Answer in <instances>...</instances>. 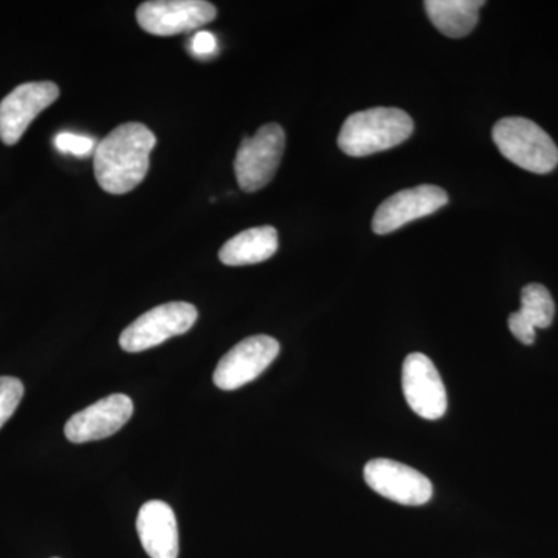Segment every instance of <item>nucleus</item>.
<instances>
[{"instance_id":"obj_1","label":"nucleus","mask_w":558,"mask_h":558,"mask_svg":"<svg viewBox=\"0 0 558 558\" xmlns=\"http://www.w3.org/2000/svg\"><path fill=\"white\" fill-rule=\"evenodd\" d=\"M157 138L142 123H124L98 143L94 171L98 185L109 194L137 189L149 171L150 150Z\"/></svg>"},{"instance_id":"obj_2","label":"nucleus","mask_w":558,"mask_h":558,"mask_svg":"<svg viewBox=\"0 0 558 558\" xmlns=\"http://www.w3.org/2000/svg\"><path fill=\"white\" fill-rule=\"evenodd\" d=\"M413 119L402 109L373 108L344 120L339 146L351 157H366L396 148L413 134Z\"/></svg>"},{"instance_id":"obj_3","label":"nucleus","mask_w":558,"mask_h":558,"mask_svg":"<svg viewBox=\"0 0 558 558\" xmlns=\"http://www.w3.org/2000/svg\"><path fill=\"white\" fill-rule=\"evenodd\" d=\"M492 137L499 153L523 170L546 174L558 165L556 143L534 121L521 117L499 120Z\"/></svg>"},{"instance_id":"obj_4","label":"nucleus","mask_w":558,"mask_h":558,"mask_svg":"<svg viewBox=\"0 0 558 558\" xmlns=\"http://www.w3.org/2000/svg\"><path fill=\"white\" fill-rule=\"evenodd\" d=\"M284 149V130L277 123L266 124L253 137L242 140L234 160L240 189L255 193L269 185L277 174Z\"/></svg>"},{"instance_id":"obj_5","label":"nucleus","mask_w":558,"mask_h":558,"mask_svg":"<svg viewBox=\"0 0 558 558\" xmlns=\"http://www.w3.org/2000/svg\"><path fill=\"white\" fill-rule=\"evenodd\" d=\"M197 315L196 307L183 301L160 304L121 332L120 347L126 352H142L159 347L172 337L189 332L197 322Z\"/></svg>"},{"instance_id":"obj_6","label":"nucleus","mask_w":558,"mask_h":558,"mask_svg":"<svg viewBox=\"0 0 558 558\" xmlns=\"http://www.w3.org/2000/svg\"><path fill=\"white\" fill-rule=\"evenodd\" d=\"M216 14V7L204 0H153L138 7L137 21L150 35L174 36L205 27Z\"/></svg>"},{"instance_id":"obj_7","label":"nucleus","mask_w":558,"mask_h":558,"mask_svg":"<svg viewBox=\"0 0 558 558\" xmlns=\"http://www.w3.org/2000/svg\"><path fill=\"white\" fill-rule=\"evenodd\" d=\"M278 354L279 343L274 337H248L220 359L213 380L223 391H234L259 377Z\"/></svg>"},{"instance_id":"obj_8","label":"nucleus","mask_w":558,"mask_h":558,"mask_svg":"<svg viewBox=\"0 0 558 558\" xmlns=\"http://www.w3.org/2000/svg\"><path fill=\"white\" fill-rule=\"evenodd\" d=\"M60 98V87L51 81L25 83L0 101V140L13 146L43 110Z\"/></svg>"},{"instance_id":"obj_9","label":"nucleus","mask_w":558,"mask_h":558,"mask_svg":"<svg viewBox=\"0 0 558 558\" xmlns=\"http://www.w3.org/2000/svg\"><path fill=\"white\" fill-rule=\"evenodd\" d=\"M366 484L381 497L403 506H422L433 497V486L421 472L391 459H373L366 464Z\"/></svg>"},{"instance_id":"obj_10","label":"nucleus","mask_w":558,"mask_h":558,"mask_svg":"<svg viewBox=\"0 0 558 558\" xmlns=\"http://www.w3.org/2000/svg\"><path fill=\"white\" fill-rule=\"evenodd\" d=\"M402 388L410 409L417 416L436 421L446 414L447 391L435 363L425 354L413 352L403 362Z\"/></svg>"},{"instance_id":"obj_11","label":"nucleus","mask_w":558,"mask_h":558,"mask_svg":"<svg viewBox=\"0 0 558 558\" xmlns=\"http://www.w3.org/2000/svg\"><path fill=\"white\" fill-rule=\"evenodd\" d=\"M449 202L446 191L436 185H418L402 190L381 202L373 218V230L388 234L413 220L425 218L438 211Z\"/></svg>"},{"instance_id":"obj_12","label":"nucleus","mask_w":558,"mask_h":558,"mask_svg":"<svg viewBox=\"0 0 558 558\" xmlns=\"http://www.w3.org/2000/svg\"><path fill=\"white\" fill-rule=\"evenodd\" d=\"M134 413L130 396L112 395L73 414L65 424V438L73 444L90 442L116 435Z\"/></svg>"},{"instance_id":"obj_13","label":"nucleus","mask_w":558,"mask_h":558,"mask_svg":"<svg viewBox=\"0 0 558 558\" xmlns=\"http://www.w3.org/2000/svg\"><path fill=\"white\" fill-rule=\"evenodd\" d=\"M137 532L143 549L150 558H178V520L167 502H145L138 512Z\"/></svg>"},{"instance_id":"obj_14","label":"nucleus","mask_w":558,"mask_h":558,"mask_svg":"<svg viewBox=\"0 0 558 558\" xmlns=\"http://www.w3.org/2000/svg\"><path fill=\"white\" fill-rule=\"evenodd\" d=\"M556 303L549 290L542 284H527L521 290V310L509 317V329L521 343L532 344L535 329H546L553 325Z\"/></svg>"},{"instance_id":"obj_15","label":"nucleus","mask_w":558,"mask_h":558,"mask_svg":"<svg viewBox=\"0 0 558 558\" xmlns=\"http://www.w3.org/2000/svg\"><path fill=\"white\" fill-rule=\"evenodd\" d=\"M278 250V233L274 227H255L241 231L220 248L219 259L226 266H250L270 259Z\"/></svg>"},{"instance_id":"obj_16","label":"nucleus","mask_w":558,"mask_h":558,"mask_svg":"<svg viewBox=\"0 0 558 558\" xmlns=\"http://www.w3.org/2000/svg\"><path fill=\"white\" fill-rule=\"evenodd\" d=\"M428 20L447 38H464L478 24L483 0H427Z\"/></svg>"},{"instance_id":"obj_17","label":"nucleus","mask_w":558,"mask_h":558,"mask_svg":"<svg viewBox=\"0 0 558 558\" xmlns=\"http://www.w3.org/2000/svg\"><path fill=\"white\" fill-rule=\"evenodd\" d=\"M24 398V385L16 377H0V428L10 421Z\"/></svg>"},{"instance_id":"obj_18","label":"nucleus","mask_w":558,"mask_h":558,"mask_svg":"<svg viewBox=\"0 0 558 558\" xmlns=\"http://www.w3.org/2000/svg\"><path fill=\"white\" fill-rule=\"evenodd\" d=\"M54 146L58 150L72 156H89L94 149V140L86 135L72 134V132H61L54 137Z\"/></svg>"},{"instance_id":"obj_19","label":"nucleus","mask_w":558,"mask_h":558,"mask_svg":"<svg viewBox=\"0 0 558 558\" xmlns=\"http://www.w3.org/2000/svg\"><path fill=\"white\" fill-rule=\"evenodd\" d=\"M190 49L196 57H209L218 49V40L209 32H199L190 40Z\"/></svg>"}]
</instances>
